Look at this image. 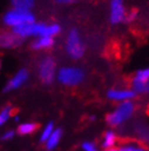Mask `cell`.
Segmentation results:
<instances>
[{
    "label": "cell",
    "mask_w": 149,
    "mask_h": 151,
    "mask_svg": "<svg viewBox=\"0 0 149 151\" xmlns=\"http://www.w3.org/2000/svg\"><path fill=\"white\" fill-rule=\"evenodd\" d=\"M116 144H117V135H116V133L113 130L106 131V133L103 134L102 140H101L102 148L104 150L113 148V147H116Z\"/></svg>",
    "instance_id": "obj_12"
},
{
    "label": "cell",
    "mask_w": 149,
    "mask_h": 151,
    "mask_svg": "<svg viewBox=\"0 0 149 151\" xmlns=\"http://www.w3.org/2000/svg\"><path fill=\"white\" fill-rule=\"evenodd\" d=\"M55 2L60 3V4H66V3L74 2V0H55Z\"/></svg>",
    "instance_id": "obj_25"
},
{
    "label": "cell",
    "mask_w": 149,
    "mask_h": 151,
    "mask_svg": "<svg viewBox=\"0 0 149 151\" xmlns=\"http://www.w3.org/2000/svg\"><path fill=\"white\" fill-rule=\"evenodd\" d=\"M126 12L123 8V0H111V13L110 19L112 24H119L126 19Z\"/></svg>",
    "instance_id": "obj_8"
},
{
    "label": "cell",
    "mask_w": 149,
    "mask_h": 151,
    "mask_svg": "<svg viewBox=\"0 0 149 151\" xmlns=\"http://www.w3.org/2000/svg\"><path fill=\"white\" fill-rule=\"evenodd\" d=\"M81 148H82L83 151H98L97 145H96L94 142H89V140L82 142Z\"/></svg>",
    "instance_id": "obj_22"
},
{
    "label": "cell",
    "mask_w": 149,
    "mask_h": 151,
    "mask_svg": "<svg viewBox=\"0 0 149 151\" xmlns=\"http://www.w3.org/2000/svg\"><path fill=\"white\" fill-rule=\"evenodd\" d=\"M103 151H121L119 147H113V148H110V149H106V150Z\"/></svg>",
    "instance_id": "obj_26"
},
{
    "label": "cell",
    "mask_w": 149,
    "mask_h": 151,
    "mask_svg": "<svg viewBox=\"0 0 149 151\" xmlns=\"http://www.w3.org/2000/svg\"><path fill=\"white\" fill-rule=\"evenodd\" d=\"M135 111V105L132 101H126L121 102L116 106V107L108 114L106 120V123L110 127L116 128V127H121L126 121L131 118L134 115Z\"/></svg>",
    "instance_id": "obj_1"
},
{
    "label": "cell",
    "mask_w": 149,
    "mask_h": 151,
    "mask_svg": "<svg viewBox=\"0 0 149 151\" xmlns=\"http://www.w3.org/2000/svg\"><path fill=\"white\" fill-rule=\"evenodd\" d=\"M61 28L57 24H50L46 25L43 23H38L33 25V35H38V37H50L52 38L53 35H57L60 32Z\"/></svg>",
    "instance_id": "obj_7"
},
{
    "label": "cell",
    "mask_w": 149,
    "mask_h": 151,
    "mask_svg": "<svg viewBox=\"0 0 149 151\" xmlns=\"http://www.w3.org/2000/svg\"><path fill=\"white\" fill-rule=\"evenodd\" d=\"M61 137H62V130L61 129H55L51 136L49 137L48 140L45 142V147L47 150H55L60 144Z\"/></svg>",
    "instance_id": "obj_14"
},
{
    "label": "cell",
    "mask_w": 149,
    "mask_h": 151,
    "mask_svg": "<svg viewBox=\"0 0 149 151\" xmlns=\"http://www.w3.org/2000/svg\"><path fill=\"white\" fill-rule=\"evenodd\" d=\"M33 25H34V23L23 24L20 26L14 27L12 31L16 35H18L19 38L23 39L26 37H29V35H33Z\"/></svg>",
    "instance_id": "obj_13"
},
{
    "label": "cell",
    "mask_w": 149,
    "mask_h": 151,
    "mask_svg": "<svg viewBox=\"0 0 149 151\" xmlns=\"http://www.w3.org/2000/svg\"><path fill=\"white\" fill-rule=\"evenodd\" d=\"M136 15H138V11L136 10H132V11H130L128 14L126 15V22H132V20L134 19L135 17H136Z\"/></svg>",
    "instance_id": "obj_24"
},
{
    "label": "cell",
    "mask_w": 149,
    "mask_h": 151,
    "mask_svg": "<svg viewBox=\"0 0 149 151\" xmlns=\"http://www.w3.org/2000/svg\"><path fill=\"white\" fill-rule=\"evenodd\" d=\"M65 48L69 57H72V59H80L84 55V44L76 29L69 31L66 39Z\"/></svg>",
    "instance_id": "obj_3"
},
{
    "label": "cell",
    "mask_w": 149,
    "mask_h": 151,
    "mask_svg": "<svg viewBox=\"0 0 149 151\" xmlns=\"http://www.w3.org/2000/svg\"><path fill=\"white\" fill-rule=\"evenodd\" d=\"M84 71L77 67H63L57 72V79L67 87L80 85L84 79Z\"/></svg>",
    "instance_id": "obj_2"
},
{
    "label": "cell",
    "mask_w": 149,
    "mask_h": 151,
    "mask_svg": "<svg viewBox=\"0 0 149 151\" xmlns=\"http://www.w3.org/2000/svg\"><path fill=\"white\" fill-rule=\"evenodd\" d=\"M134 77H136L138 79H142V81H149V68L138 70V72L135 73Z\"/></svg>",
    "instance_id": "obj_21"
},
{
    "label": "cell",
    "mask_w": 149,
    "mask_h": 151,
    "mask_svg": "<svg viewBox=\"0 0 149 151\" xmlns=\"http://www.w3.org/2000/svg\"><path fill=\"white\" fill-rule=\"evenodd\" d=\"M130 86L135 94H149V81H142L133 76Z\"/></svg>",
    "instance_id": "obj_11"
},
{
    "label": "cell",
    "mask_w": 149,
    "mask_h": 151,
    "mask_svg": "<svg viewBox=\"0 0 149 151\" xmlns=\"http://www.w3.org/2000/svg\"><path fill=\"white\" fill-rule=\"evenodd\" d=\"M37 125L34 122H23L21 124L18 125L17 132L20 135H28V134H31L36 130Z\"/></svg>",
    "instance_id": "obj_17"
},
{
    "label": "cell",
    "mask_w": 149,
    "mask_h": 151,
    "mask_svg": "<svg viewBox=\"0 0 149 151\" xmlns=\"http://www.w3.org/2000/svg\"><path fill=\"white\" fill-rule=\"evenodd\" d=\"M12 116H13V107L11 105H6L0 111V124L3 125L4 123H6L11 119Z\"/></svg>",
    "instance_id": "obj_19"
},
{
    "label": "cell",
    "mask_w": 149,
    "mask_h": 151,
    "mask_svg": "<svg viewBox=\"0 0 149 151\" xmlns=\"http://www.w3.org/2000/svg\"><path fill=\"white\" fill-rule=\"evenodd\" d=\"M14 121H16V122L19 121V117H18V116H15L14 117Z\"/></svg>",
    "instance_id": "obj_28"
},
{
    "label": "cell",
    "mask_w": 149,
    "mask_h": 151,
    "mask_svg": "<svg viewBox=\"0 0 149 151\" xmlns=\"http://www.w3.org/2000/svg\"><path fill=\"white\" fill-rule=\"evenodd\" d=\"M38 76L40 81L46 85L51 84L53 81L57 74H55V61L52 57L47 56L40 60L38 64Z\"/></svg>",
    "instance_id": "obj_5"
},
{
    "label": "cell",
    "mask_w": 149,
    "mask_h": 151,
    "mask_svg": "<svg viewBox=\"0 0 149 151\" xmlns=\"http://www.w3.org/2000/svg\"><path fill=\"white\" fill-rule=\"evenodd\" d=\"M28 77H29V73L26 69L19 70L8 83H6V87H4V91L8 92V91L18 89V88L21 87V86L28 81Z\"/></svg>",
    "instance_id": "obj_9"
},
{
    "label": "cell",
    "mask_w": 149,
    "mask_h": 151,
    "mask_svg": "<svg viewBox=\"0 0 149 151\" xmlns=\"http://www.w3.org/2000/svg\"><path fill=\"white\" fill-rule=\"evenodd\" d=\"M119 149L121 151H149L146 146L142 145L138 142H131V140L123 142L119 146Z\"/></svg>",
    "instance_id": "obj_16"
},
{
    "label": "cell",
    "mask_w": 149,
    "mask_h": 151,
    "mask_svg": "<svg viewBox=\"0 0 149 151\" xmlns=\"http://www.w3.org/2000/svg\"><path fill=\"white\" fill-rule=\"evenodd\" d=\"M15 9L23 10V11H29L30 8L33 6L34 0H11Z\"/></svg>",
    "instance_id": "obj_20"
},
{
    "label": "cell",
    "mask_w": 149,
    "mask_h": 151,
    "mask_svg": "<svg viewBox=\"0 0 149 151\" xmlns=\"http://www.w3.org/2000/svg\"><path fill=\"white\" fill-rule=\"evenodd\" d=\"M136 96L131 88H113L106 92V98L111 101L115 102H126L132 101V99Z\"/></svg>",
    "instance_id": "obj_6"
},
{
    "label": "cell",
    "mask_w": 149,
    "mask_h": 151,
    "mask_svg": "<svg viewBox=\"0 0 149 151\" xmlns=\"http://www.w3.org/2000/svg\"><path fill=\"white\" fill-rule=\"evenodd\" d=\"M23 39L16 35L14 32H3L0 38L1 42V46L6 47V48H12V47H16L19 44H21Z\"/></svg>",
    "instance_id": "obj_10"
},
{
    "label": "cell",
    "mask_w": 149,
    "mask_h": 151,
    "mask_svg": "<svg viewBox=\"0 0 149 151\" xmlns=\"http://www.w3.org/2000/svg\"><path fill=\"white\" fill-rule=\"evenodd\" d=\"M55 43L53 39L50 38V37H40V38L36 39V40L32 43V48L36 50H45V48H49L51 47Z\"/></svg>",
    "instance_id": "obj_15"
},
{
    "label": "cell",
    "mask_w": 149,
    "mask_h": 151,
    "mask_svg": "<svg viewBox=\"0 0 149 151\" xmlns=\"http://www.w3.org/2000/svg\"><path fill=\"white\" fill-rule=\"evenodd\" d=\"M55 124H53V122L50 121L48 122L45 127H44V129L42 130V132H40V142H45L48 140V138L50 136H51V134L53 133V131H55Z\"/></svg>",
    "instance_id": "obj_18"
},
{
    "label": "cell",
    "mask_w": 149,
    "mask_h": 151,
    "mask_svg": "<svg viewBox=\"0 0 149 151\" xmlns=\"http://www.w3.org/2000/svg\"><path fill=\"white\" fill-rule=\"evenodd\" d=\"M14 135H15V132L13 130H8V131H6L2 134L1 138H2V140H10L14 137Z\"/></svg>",
    "instance_id": "obj_23"
},
{
    "label": "cell",
    "mask_w": 149,
    "mask_h": 151,
    "mask_svg": "<svg viewBox=\"0 0 149 151\" xmlns=\"http://www.w3.org/2000/svg\"><path fill=\"white\" fill-rule=\"evenodd\" d=\"M3 22L6 25L11 27H17L23 24L34 23V16L29 11H23V10L14 9L8 12L4 15Z\"/></svg>",
    "instance_id": "obj_4"
},
{
    "label": "cell",
    "mask_w": 149,
    "mask_h": 151,
    "mask_svg": "<svg viewBox=\"0 0 149 151\" xmlns=\"http://www.w3.org/2000/svg\"><path fill=\"white\" fill-rule=\"evenodd\" d=\"M89 121H95V120H96V116H95V115H91V116L89 117Z\"/></svg>",
    "instance_id": "obj_27"
}]
</instances>
